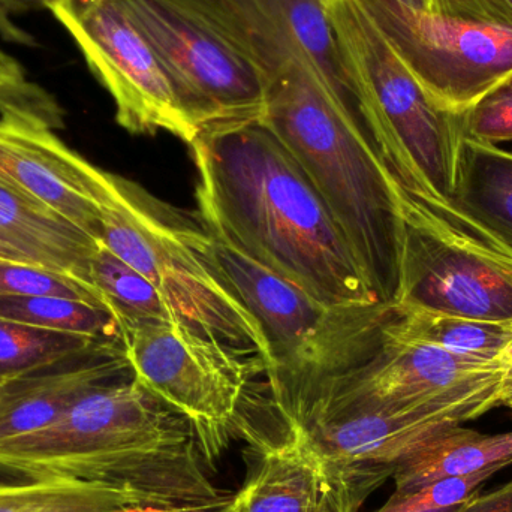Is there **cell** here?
Masks as SVG:
<instances>
[{
    "mask_svg": "<svg viewBox=\"0 0 512 512\" xmlns=\"http://www.w3.org/2000/svg\"><path fill=\"white\" fill-rule=\"evenodd\" d=\"M191 149L213 237L331 306L379 303L321 192L261 119L201 128Z\"/></svg>",
    "mask_w": 512,
    "mask_h": 512,
    "instance_id": "1",
    "label": "cell"
},
{
    "mask_svg": "<svg viewBox=\"0 0 512 512\" xmlns=\"http://www.w3.org/2000/svg\"><path fill=\"white\" fill-rule=\"evenodd\" d=\"M194 424L134 372L78 400L50 426L0 444V468L27 480L119 487L153 507L224 496L204 471Z\"/></svg>",
    "mask_w": 512,
    "mask_h": 512,
    "instance_id": "2",
    "label": "cell"
},
{
    "mask_svg": "<svg viewBox=\"0 0 512 512\" xmlns=\"http://www.w3.org/2000/svg\"><path fill=\"white\" fill-rule=\"evenodd\" d=\"M261 120L321 192L376 300L396 307L402 295L405 189L367 128L357 98L292 65L268 84Z\"/></svg>",
    "mask_w": 512,
    "mask_h": 512,
    "instance_id": "3",
    "label": "cell"
},
{
    "mask_svg": "<svg viewBox=\"0 0 512 512\" xmlns=\"http://www.w3.org/2000/svg\"><path fill=\"white\" fill-rule=\"evenodd\" d=\"M361 114L397 182L445 221L508 248L456 206L466 116L435 107L360 0H321Z\"/></svg>",
    "mask_w": 512,
    "mask_h": 512,
    "instance_id": "4",
    "label": "cell"
},
{
    "mask_svg": "<svg viewBox=\"0 0 512 512\" xmlns=\"http://www.w3.org/2000/svg\"><path fill=\"white\" fill-rule=\"evenodd\" d=\"M102 243L143 274L179 322L234 351L270 363L267 339L225 279L200 218L110 174L101 207Z\"/></svg>",
    "mask_w": 512,
    "mask_h": 512,
    "instance_id": "5",
    "label": "cell"
},
{
    "mask_svg": "<svg viewBox=\"0 0 512 512\" xmlns=\"http://www.w3.org/2000/svg\"><path fill=\"white\" fill-rule=\"evenodd\" d=\"M210 239L222 274L267 339L265 376L283 420L303 415L334 379L378 349L393 307L331 306L212 234Z\"/></svg>",
    "mask_w": 512,
    "mask_h": 512,
    "instance_id": "6",
    "label": "cell"
},
{
    "mask_svg": "<svg viewBox=\"0 0 512 512\" xmlns=\"http://www.w3.org/2000/svg\"><path fill=\"white\" fill-rule=\"evenodd\" d=\"M511 369L512 357L486 360L384 333L367 360L334 379L303 415L289 421L432 405H472L490 412L504 405Z\"/></svg>",
    "mask_w": 512,
    "mask_h": 512,
    "instance_id": "7",
    "label": "cell"
},
{
    "mask_svg": "<svg viewBox=\"0 0 512 512\" xmlns=\"http://www.w3.org/2000/svg\"><path fill=\"white\" fill-rule=\"evenodd\" d=\"M360 3L444 113L468 116L511 80L512 27L444 17L396 0Z\"/></svg>",
    "mask_w": 512,
    "mask_h": 512,
    "instance_id": "8",
    "label": "cell"
},
{
    "mask_svg": "<svg viewBox=\"0 0 512 512\" xmlns=\"http://www.w3.org/2000/svg\"><path fill=\"white\" fill-rule=\"evenodd\" d=\"M123 345L140 384L185 415L206 453L239 414L259 358L234 351L177 321L122 322Z\"/></svg>",
    "mask_w": 512,
    "mask_h": 512,
    "instance_id": "9",
    "label": "cell"
},
{
    "mask_svg": "<svg viewBox=\"0 0 512 512\" xmlns=\"http://www.w3.org/2000/svg\"><path fill=\"white\" fill-rule=\"evenodd\" d=\"M48 11L110 93L123 129L131 134L164 131L191 146L200 129L183 110L149 39L120 0H51Z\"/></svg>",
    "mask_w": 512,
    "mask_h": 512,
    "instance_id": "10",
    "label": "cell"
},
{
    "mask_svg": "<svg viewBox=\"0 0 512 512\" xmlns=\"http://www.w3.org/2000/svg\"><path fill=\"white\" fill-rule=\"evenodd\" d=\"M405 255L399 304L512 321V251L445 221L405 191ZM397 304V306H399Z\"/></svg>",
    "mask_w": 512,
    "mask_h": 512,
    "instance_id": "11",
    "label": "cell"
},
{
    "mask_svg": "<svg viewBox=\"0 0 512 512\" xmlns=\"http://www.w3.org/2000/svg\"><path fill=\"white\" fill-rule=\"evenodd\" d=\"M149 39L198 129L216 123L262 119L261 75L221 39L170 0H120Z\"/></svg>",
    "mask_w": 512,
    "mask_h": 512,
    "instance_id": "12",
    "label": "cell"
},
{
    "mask_svg": "<svg viewBox=\"0 0 512 512\" xmlns=\"http://www.w3.org/2000/svg\"><path fill=\"white\" fill-rule=\"evenodd\" d=\"M487 412L472 405H432L294 423L315 451L339 512H358L406 457L448 427ZM292 423V421H288Z\"/></svg>",
    "mask_w": 512,
    "mask_h": 512,
    "instance_id": "13",
    "label": "cell"
},
{
    "mask_svg": "<svg viewBox=\"0 0 512 512\" xmlns=\"http://www.w3.org/2000/svg\"><path fill=\"white\" fill-rule=\"evenodd\" d=\"M54 126L0 116V173L102 243L101 207L110 174L69 149Z\"/></svg>",
    "mask_w": 512,
    "mask_h": 512,
    "instance_id": "14",
    "label": "cell"
},
{
    "mask_svg": "<svg viewBox=\"0 0 512 512\" xmlns=\"http://www.w3.org/2000/svg\"><path fill=\"white\" fill-rule=\"evenodd\" d=\"M132 373L122 342H98L0 387V444L59 420L78 400Z\"/></svg>",
    "mask_w": 512,
    "mask_h": 512,
    "instance_id": "15",
    "label": "cell"
},
{
    "mask_svg": "<svg viewBox=\"0 0 512 512\" xmlns=\"http://www.w3.org/2000/svg\"><path fill=\"white\" fill-rule=\"evenodd\" d=\"M99 243L0 173V245L23 256L27 264L93 286L90 265Z\"/></svg>",
    "mask_w": 512,
    "mask_h": 512,
    "instance_id": "16",
    "label": "cell"
},
{
    "mask_svg": "<svg viewBox=\"0 0 512 512\" xmlns=\"http://www.w3.org/2000/svg\"><path fill=\"white\" fill-rule=\"evenodd\" d=\"M170 2L246 60L261 75L265 89L292 65H303L328 86L334 87L310 65L300 48L289 38L271 0ZM334 89L343 92L337 87Z\"/></svg>",
    "mask_w": 512,
    "mask_h": 512,
    "instance_id": "17",
    "label": "cell"
},
{
    "mask_svg": "<svg viewBox=\"0 0 512 512\" xmlns=\"http://www.w3.org/2000/svg\"><path fill=\"white\" fill-rule=\"evenodd\" d=\"M282 444L265 448L236 495V512H339L321 463L303 430L286 423Z\"/></svg>",
    "mask_w": 512,
    "mask_h": 512,
    "instance_id": "18",
    "label": "cell"
},
{
    "mask_svg": "<svg viewBox=\"0 0 512 512\" xmlns=\"http://www.w3.org/2000/svg\"><path fill=\"white\" fill-rule=\"evenodd\" d=\"M512 465V432L486 435L463 426L448 427L394 469L393 498L411 495L447 478L468 477Z\"/></svg>",
    "mask_w": 512,
    "mask_h": 512,
    "instance_id": "19",
    "label": "cell"
},
{
    "mask_svg": "<svg viewBox=\"0 0 512 512\" xmlns=\"http://www.w3.org/2000/svg\"><path fill=\"white\" fill-rule=\"evenodd\" d=\"M384 333L486 360L512 357V321L468 318L399 304L393 307Z\"/></svg>",
    "mask_w": 512,
    "mask_h": 512,
    "instance_id": "20",
    "label": "cell"
},
{
    "mask_svg": "<svg viewBox=\"0 0 512 512\" xmlns=\"http://www.w3.org/2000/svg\"><path fill=\"white\" fill-rule=\"evenodd\" d=\"M456 206L512 251V152L466 134Z\"/></svg>",
    "mask_w": 512,
    "mask_h": 512,
    "instance_id": "21",
    "label": "cell"
},
{
    "mask_svg": "<svg viewBox=\"0 0 512 512\" xmlns=\"http://www.w3.org/2000/svg\"><path fill=\"white\" fill-rule=\"evenodd\" d=\"M147 505L119 487L86 481L29 480L0 484V512H123Z\"/></svg>",
    "mask_w": 512,
    "mask_h": 512,
    "instance_id": "22",
    "label": "cell"
},
{
    "mask_svg": "<svg viewBox=\"0 0 512 512\" xmlns=\"http://www.w3.org/2000/svg\"><path fill=\"white\" fill-rule=\"evenodd\" d=\"M0 318L96 340H123L122 325L108 307L53 297L0 295Z\"/></svg>",
    "mask_w": 512,
    "mask_h": 512,
    "instance_id": "23",
    "label": "cell"
},
{
    "mask_svg": "<svg viewBox=\"0 0 512 512\" xmlns=\"http://www.w3.org/2000/svg\"><path fill=\"white\" fill-rule=\"evenodd\" d=\"M90 277L120 325L140 321L179 322L155 286L114 255L104 243H99L98 251L93 255Z\"/></svg>",
    "mask_w": 512,
    "mask_h": 512,
    "instance_id": "24",
    "label": "cell"
},
{
    "mask_svg": "<svg viewBox=\"0 0 512 512\" xmlns=\"http://www.w3.org/2000/svg\"><path fill=\"white\" fill-rule=\"evenodd\" d=\"M98 342L110 340L45 330L0 318V387L12 379L20 378L65 355L83 351Z\"/></svg>",
    "mask_w": 512,
    "mask_h": 512,
    "instance_id": "25",
    "label": "cell"
},
{
    "mask_svg": "<svg viewBox=\"0 0 512 512\" xmlns=\"http://www.w3.org/2000/svg\"><path fill=\"white\" fill-rule=\"evenodd\" d=\"M0 295L66 298L108 307L93 286L68 274L23 262L0 261Z\"/></svg>",
    "mask_w": 512,
    "mask_h": 512,
    "instance_id": "26",
    "label": "cell"
},
{
    "mask_svg": "<svg viewBox=\"0 0 512 512\" xmlns=\"http://www.w3.org/2000/svg\"><path fill=\"white\" fill-rule=\"evenodd\" d=\"M498 469H487L468 477L447 478L423 487L411 495L388 499L387 504L376 512H430L460 507L480 495L481 489Z\"/></svg>",
    "mask_w": 512,
    "mask_h": 512,
    "instance_id": "27",
    "label": "cell"
},
{
    "mask_svg": "<svg viewBox=\"0 0 512 512\" xmlns=\"http://www.w3.org/2000/svg\"><path fill=\"white\" fill-rule=\"evenodd\" d=\"M466 134L483 143L498 144L512 141V92L499 89L487 96L466 116Z\"/></svg>",
    "mask_w": 512,
    "mask_h": 512,
    "instance_id": "28",
    "label": "cell"
},
{
    "mask_svg": "<svg viewBox=\"0 0 512 512\" xmlns=\"http://www.w3.org/2000/svg\"><path fill=\"white\" fill-rule=\"evenodd\" d=\"M426 11L474 23L512 27V0H426Z\"/></svg>",
    "mask_w": 512,
    "mask_h": 512,
    "instance_id": "29",
    "label": "cell"
},
{
    "mask_svg": "<svg viewBox=\"0 0 512 512\" xmlns=\"http://www.w3.org/2000/svg\"><path fill=\"white\" fill-rule=\"evenodd\" d=\"M51 0H0V36L12 44L33 45L35 39L21 29L17 20L23 15L44 11Z\"/></svg>",
    "mask_w": 512,
    "mask_h": 512,
    "instance_id": "30",
    "label": "cell"
},
{
    "mask_svg": "<svg viewBox=\"0 0 512 512\" xmlns=\"http://www.w3.org/2000/svg\"><path fill=\"white\" fill-rule=\"evenodd\" d=\"M457 512H512V480L472 498Z\"/></svg>",
    "mask_w": 512,
    "mask_h": 512,
    "instance_id": "31",
    "label": "cell"
},
{
    "mask_svg": "<svg viewBox=\"0 0 512 512\" xmlns=\"http://www.w3.org/2000/svg\"><path fill=\"white\" fill-rule=\"evenodd\" d=\"M123 512H236V495L225 493L218 501L210 504L185 505V507H153V505H134Z\"/></svg>",
    "mask_w": 512,
    "mask_h": 512,
    "instance_id": "32",
    "label": "cell"
},
{
    "mask_svg": "<svg viewBox=\"0 0 512 512\" xmlns=\"http://www.w3.org/2000/svg\"><path fill=\"white\" fill-rule=\"evenodd\" d=\"M0 261L23 262V264H27L23 256L3 245H0Z\"/></svg>",
    "mask_w": 512,
    "mask_h": 512,
    "instance_id": "33",
    "label": "cell"
},
{
    "mask_svg": "<svg viewBox=\"0 0 512 512\" xmlns=\"http://www.w3.org/2000/svg\"><path fill=\"white\" fill-rule=\"evenodd\" d=\"M396 2L409 6V8L424 9L426 11V0H396Z\"/></svg>",
    "mask_w": 512,
    "mask_h": 512,
    "instance_id": "34",
    "label": "cell"
},
{
    "mask_svg": "<svg viewBox=\"0 0 512 512\" xmlns=\"http://www.w3.org/2000/svg\"><path fill=\"white\" fill-rule=\"evenodd\" d=\"M504 406L512 412V369L510 373V381H508L507 396H505Z\"/></svg>",
    "mask_w": 512,
    "mask_h": 512,
    "instance_id": "35",
    "label": "cell"
},
{
    "mask_svg": "<svg viewBox=\"0 0 512 512\" xmlns=\"http://www.w3.org/2000/svg\"><path fill=\"white\" fill-rule=\"evenodd\" d=\"M463 505H465V504H463ZM463 505H460V507H456V508H450V510L430 511V512H457L460 510V508L463 507Z\"/></svg>",
    "mask_w": 512,
    "mask_h": 512,
    "instance_id": "36",
    "label": "cell"
},
{
    "mask_svg": "<svg viewBox=\"0 0 512 512\" xmlns=\"http://www.w3.org/2000/svg\"><path fill=\"white\" fill-rule=\"evenodd\" d=\"M504 87H505V89L511 90V92H512V78L510 81H508L507 84H505Z\"/></svg>",
    "mask_w": 512,
    "mask_h": 512,
    "instance_id": "37",
    "label": "cell"
}]
</instances>
